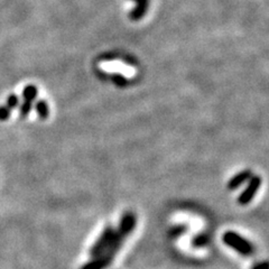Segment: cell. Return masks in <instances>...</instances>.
<instances>
[{
    "mask_svg": "<svg viewBox=\"0 0 269 269\" xmlns=\"http://www.w3.org/2000/svg\"><path fill=\"white\" fill-rule=\"evenodd\" d=\"M35 109L37 111L38 116H40L41 119H43V120L48 117L49 109H48L47 102H46L45 100H40V101H37L36 106H35Z\"/></svg>",
    "mask_w": 269,
    "mask_h": 269,
    "instance_id": "obj_5",
    "label": "cell"
},
{
    "mask_svg": "<svg viewBox=\"0 0 269 269\" xmlns=\"http://www.w3.org/2000/svg\"><path fill=\"white\" fill-rule=\"evenodd\" d=\"M30 110H32V102L24 101V103H22L21 107V116L22 118L27 117V114L30 112Z\"/></svg>",
    "mask_w": 269,
    "mask_h": 269,
    "instance_id": "obj_7",
    "label": "cell"
},
{
    "mask_svg": "<svg viewBox=\"0 0 269 269\" xmlns=\"http://www.w3.org/2000/svg\"><path fill=\"white\" fill-rule=\"evenodd\" d=\"M10 116V110L8 107L0 108V120H6Z\"/></svg>",
    "mask_w": 269,
    "mask_h": 269,
    "instance_id": "obj_9",
    "label": "cell"
},
{
    "mask_svg": "<svg viewBox=\"0 0 269 269\" xmlns=\"http://www.w3.org/2000/svg\"><path fill=\"white\" fill-rule=\"evenodd\" d=\"M7 105H8L9 109H15L18 106V98L15 94H11L7 100Z\"/></svg>",
    "mask_w": 269,
    "mask_h": 269,
    "instance_id": "obj_8",
    "label": "cell"
},
{
    "mask_svg": "<svg viewBox=\"0 0 269 269\" xmlns=\"http://www.w3.org/2000/svg\"><path fill=\"white\" fill-rule=\"evenodd\" d=\"M22 97H24L25 101L33 102V100L36 99L37 97V88L34 86L26 87L24 89V92H22Z\"/></svg>",
    "mask_w": 269,
    "mask_h": 269,
    "instance_id": "obj_6",
    "label": "cell"
},
{
    "mask_svg": "<svg viewBox=\"0 0 269 269\" xmlns=\"http://www.w3.org/2000/svg\"><path fill=\"white\" fill-rule=\"evenodd\" d=\"M261 185V178L258 175H252L250 179H249L248 186L246 187V190L242 192V193L239 195L238 198V202L241 205H247L250 203L257 192H258L259 187Z\"/></svg>",
    "mask_w": 269,
    "mask_h": 269,
    "instance_id": "obj_2",
    "label": "cell"
},
{
    "mask_svg": "<svg viewBox=\"0 0 269 269\" xmlns=\"http://www.w3.org/2000/svg\"><path fill=\"white\" fill-rule=\"evenodd\" d=\"M113 79H114V82H116L118 84V86L122 87V86H125V84H126V80L124 78H122L121 75L113 76Z\"/></svg>",
    "mask_w": 269,
    "mask_h": 269,
    "instance_id": "obj_10",
    "label": "cell"
},
{
    "mask_svg": "<svg viewBox=\"0 0 269 269\" xmlns=\"http://www.w3.org/2000/svg\"><path fill=\"white\" fill-rule=\"evenodd\" d=\"M251 176H252V173L250 170H245L240 173H238L236 176H233V178L229 180L228 188L230 191L237 190V188L241 186L242 184L250 179Z\"/></svg>",
    "mask_w": 269,
    "mask_h": 269,
    "instance_id": "obj_4",
    "label": "cell"
},
{
    "mask_svg": "<svg viewBox=\"0 0 269 269\" xmlns=\"http://www.w3.org/2000/svg\"><path fill=\"white\" fill-rule=\"evenodd\" d=\"M224 244L234 248L240 253H244V255H249V253L252 251V246L249 244L247 240L240 237L239 234H237L236 232H232V231L225 232L224 236Z\"/></svg>",
    "mask_w": 269,
    "mask_h": 269,
    "instance_id": "obj_1",
    "label": "cell"
},
{
    "mask_svg": "<svg viewBox=\"0 0 269 269\" xmlns=\"http://www.w3.org/2000/svg\"><path fill=\"white\" fill-rule=\"evenodd\" d=\"M114 233V230L112 226H107L105 229V231L102 232L101 237L99 238V240L97 241V244L93 246V248L91 249V255L92 256H99L106 251V249L109 246L111 239H112V236Z\"/></svg>",
    "mask_w": 269,
    "mask_h": 269,
    "instance_id": "obj_3",
    "label": "cell"
}]
</instances>
